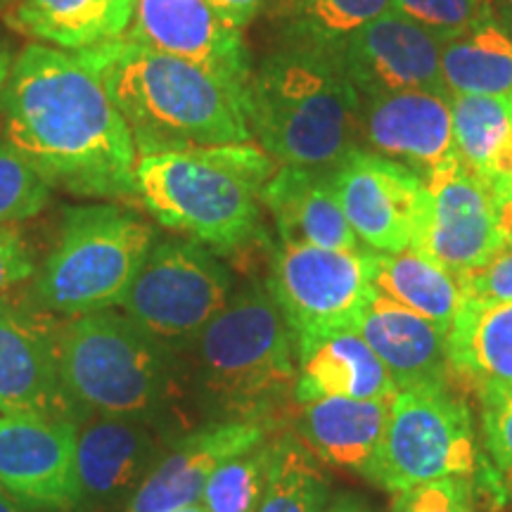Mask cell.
<instances>
[{
	"instance_id": "obj_19",
	"label": "cell",
	"mask_w": 512,
	"mask_h": 512,
	"mask_svg": "<svg viewBox=\"0 0 512 512\" xmlns=\"http://www.w3.org/2000/svg\"><path fill=\"white\" fill-rule=\"evenodd\" d=\"M356 332L387 368L396 392L453 387L448 332L420 313L375 292Z\"/></svg>"
},
{
	"instance_id": "obj_15",
	"label": "cell",
	"mask_w": 512,
	"mask_h": 512,
	"mask_svg": "<svg viewBox=\"0 0 512 512\" xmlns=\"http://www.w3.org/2000/svg\"><path fill=\"white\" fill-rule=\"evenodd\" d=\"M339 57L363 102L406 91L448 95L441 79V41L396 10L358 29Z\"/></svg>"
},
{
	"instance_id": "obj_21",
	"label": "cell",
	"mask_w": 512,
	"mask_h": 512,
	"mask_svg": "<svg viewBox=\"0 0 512 512\" xmlns=\"http://www.w3.org/2000/svg\"><path fill=\"white\" fill-rule=\"evenodd\" d=\"M157 460V441L150 425L98 415V420L81 427L76 439V472L83 501L112 503L133 496Z\"/></svg>"
},
{
	"instance_id": "obj_27",
	"label": "cell",
	"mask_w": 512,
	"mask_h": 512,
	"mask_svg": "<svg viewBox=\"0 0 512 512\" xmlns=\"http://www.w3.org/2000/svg\"><path fill=\"white\" fill-rule=\"evenodd\" d=\"M458 162L484 181L512 176V107L508 95H448Z\"/></svg>"
},
{
	"instance_id": "obj_40",
	"label": "cell",
	"mask_w": 512,
	"mask_h": 512,
	"mask_svg": "<svg viewBox=\"0 0 512 512\" xmlns=\"http://www.w3.org/2000/svg\"><path fill=\"white\" fill-rule=\"evenodd\" d=\"M17 50L12 48V43L5 36H0V98H3L5 83L10 79V69L12 62H15Z\"/></svg>"
},
{
	"instance_id": "obj_46",
	"label": "cell",
	"mask_w": 512,
	"mask_h": 512,
	"mask_svg": "<svg viewBox=\"0 0 512 512\" xmlns=\"http://www.w3.org/2000/svg\"><path fill=\"white\" fill-rule=\"evenodd\" d=\"M508 100H510V107H512V93H510V95H508Z\"/></svg>"
},
{
	"instance_id": "obj_45",
	"label": "cell",
	"mask_w": 512,
	"mask_h": 512,
	"mask_svg": "<svg viewBox=\"0 0 512 512\" xmlns=\"http://www.w3.org/2000/svg\"><path fill=\"white\" fill-rule=\"evenodd\" d=\"M15 5V0H0V8H5V5Z\"/></svg>"
},
{
	"instance_id": "obj_22",
	"label": "cell",
	"mask_w": 512,
	"mask_h": 512,
	"mask_svg": "<svg viewBox=\"0 0 512 512\" xmlns=\"http://www.w3.org/2000/svg\"><path fill=\"white\" fill-rule=\"evenodd\" d=\"M387 368L356 330H342L318 339L297 354L294 403L306 406L318 399H394Z\"/></svg>"
},
{
	"instance_id": "obj_29",
	"label": "cell",
	"mask_w": 512,
	"mask_h": 512,
	"mask_svg": "<svg viewBox=\"0 0 512 512\" xmlns=\"http://www.w3.org/2000/svg\"><path fill=\"white\" fill-rule=\"evenodd\" d=\"M441 79L448 95H510L512 34L489 22L441 43Z\"/></svg>"
},
{
	"instance_id": "obj_8",
	"label": "cell",
	"mask_w": 512,
	"mask_h": 512,
	"mask_svg": "<svg viewBox=\"0 0 512 512\" xmlns=\"http://www.w3.org/2000/svg\"><path fill=\"white\" fill-rule=\"evenodd\" d=\"M361 475L389 494L446 477L486 479V458L465 394L456 387L399 392Z\"/></svg>"
},
{
	"instance_id": "obj_4",
	"label": "cell",
	"mask_w": 512,
	"mask_h": 512,
	"mask_svg": "<svg viewBox=\"0 0 512 512\" xmlns=\"http://www.w3.org/2000/svg\"><path fill=\"white\" fill-rule=\"evenodd\" d=\"M278 164L254 140L140 155L136 200L159 226L211 252H235L261 228V192Z\"/></svg>"
},
{
	"instance_id": "obj_9",
	"label": "cell",
	"mask_w": 512,
	"mask_h": 512,
	"mask_svg": "<svg viewBox=\"0 0 512 512\" xmlns=\"http://www.w3.org/2000/svg\"><path fill=\"white\" fill-rule=\"evenodd\" d=\"M233 294V278L209 247L188 238L152 245L119 309L169 351L195 344Z\"/></svg>"
},
{
	"instance_id": "obj_28",
	"label": "cell",
	"mask_w": 512,
	"mask_h": 512,
	"mask_svg": "<svg viewBox=\"0 0 512 512\" xmlns=\"http://www.w3.org/2000/svg\"><path fill=\"white\" fill-rule=\"evenodd\" d=\"M280 43L342 53L344 43L373 19L394 10V0H271Z\"/></svg>"
},
{
	"instance_id": "obj_26",
	"label": "cell",
	"mask_w": 512,
	"mask_h": 512,
	"mask_svg": "<svg viewBox=\"0 0 512 512\" xmlns=\"http://www.w3.org/2000/svg\"><path fill=\"white\" fill-rule=\"evenodd\" d=\"M373 290L441 325L446 332L465 304L458 275L415 247L394 254L373 252Z\"/></svg>"
},
{
	"instance_id": "obj_20",
	"label": "cell",
	"mask_w": 512,
	"mask_h": 512,
	"mask_svg": "<svg viewBox=\"0 0 512 512\" xmlns=\"http://www.w3.org/2000/svg\"><path fill=\"white\" fill-rule=\"evenodd\" d=\"M330 171L278 166L268 178L261 202L273 216L280 242L323 249H361L337 200Z\"/></svg>"
},
{
	"instance_id": "obj_18",
	"label": "cell",
	"mask_w": 512,
	"mask_h": 512,
	"mask_svg": "<svg viewBox=\"0 0 512 512\" xmlns=\"http://www.w3.org/2000/svg\"><path fill=\"white\" fill-rule=\"evenodd\" d=\"M361 133L375 155L406 166L422 181L456 159L448 95L406 91L363 102Z\"/></svg>"
},
{
	"instance_id": "obj_2",
	"label": "cell",
	"mask_w": 512,
	"mask_h": 512,
	"mask_svg": "<svg viewBox=\"0 0 512 512\" xmlns=\"http://www.w3.org/2000/svg\"><path fill=\"white\" fill-rule=\"evenodd\" d=\"M131 128L140 155L249 143L247 100L197 64L117 38L74 53Z\"/></svg>"
},
{
	"instance_id": "obj_32",
	"label": "cell",
	"mask_w": 512,
	"mask_h": 512,
	"mask_svg": "<svg viewBox=\"0 0 512 512\" xmlns=\"http://www.w3.org/2000/svg\"><path fill=\"white\" fill-rule=\"evenodd\" d=\"M479 441L489 470V489L512 501V387L491 384L477 392Z\"/></svg>"
},
{
	"instance_id": "obj_38",
	"label": "cell",
	"mask_w": 512,
	"mask_h": 512,
	"mask_svg": "<svg viewBox=\"0 0 512 512\" xmlns=\"http://www.w3.org/2000/svg\"><path fill=\"white\" fill-rule=\"evenodd\" d=\"M271 0H209V5L226 19L230 27L242 31L259 17Z\"/></svg>"
},
{
	"instance_id": "obj_13",
	"label": "cell",
	"mask_w": 512,
	"mask_h": 512,
	"mask_svg": "<svg viewBox=\"0 0 512 512\" xmlns=\"http://www.w3.org/2000/svg\"><path fill=\"white\" fill-rule=\"evenodd\" d=\"M330 174L344 216L368 252L394 254L413 245L425 190L418 174L358 147Z\"/></svg>"
},
{
	"instance_id": "obj_10",
	"label": "cell",
	"mask_w": 512,
	"mask_h": 512,
	"mask_svg": "<svg viewBox=\"0 0 512 512\" xmlns=\"http://www.w3.org/2000/svg\"><path fill=\"white\" fill-rule=\"evenodd\" d=\"M290 328L294 356L318 339L356 330L373 299V252L280 242L266 280Z\"/></svg>"
},
{
	"instance_id": "obj_11",
	"label": "cell",
	"mask_w": 512,
	"mask_h": 512,
	"mask_svg": "<svg viewBox=\"0 0 512 512\" xmlns=\"http://www.w3.org/2000/svg\"><path fill=\"white\" fill-rule=\"evenodd\" d=\"M503 245L489 181L465 169L458 157L425 178L411 247L460 278Z\"/></svg>"
},
{
	"instance_id": "obj_6",
	"label": "cell",
	"mask_w": 512,
	"mask_h": 512,
	"mask_svg": "<svg viewBox=\"0 0 512 512\" xmlns=\"http://www.w3.org/2000/svg\"><path fill=\"white\" fill-rule=\"evenodd\" d=\"M60 373L79 413L155 425L171 403V351L112 309L69 318L57 332Z\"/></svg>"
},
{
	"instance_id": "obj_36",
	"label": "cell",
	"mask_w": 512,
	"mask_h": 512,
	"mask_svg": "<svg viewBox=\"0 0 512 512\" xmlns=\"http://www.w3.org/2000/svg\"><path fill=\"white\" fill-rule=\"evenodd\" d=\"M458 280L465 299L512 302V245H503L484 266L460 275Z\"/></svg>"
},
{
	"instance_id": "obj_33",
	"label": "cell",
	"mask_w": 512,
	"mask_h": 512,
	"mask_svg": "<svg viewBox=\"0 0 512 512\" xmlns=\"http://www.w3.org/2000/svg\"><path fill=\"white\" fill-rule=\"evenodd\" d=\"M50 190L36 166L0 131V226L36 216L48 204Z\"/></svg>"
},
{
	"instance_id": "obj_7",
	"label": "cell",
	"mask_w": 512,
	"mask_h": 512,
	"mask_svg": "<svg viewBox=\"0 0 512 512\" xmlns=\"http://www.w3.org/2000/svg\"><path fill=\"white\" fill-rule=\"evenodd\" d=\"M155 242L150 221L121 204L67 209L31 299L38 309L67 318L119 306Z\"/></svg>"
},
{
	"instance_id": "obj_43",
	"label": "cell",
	"mask_w": 512,
	"mask_h": 512,
	"mask_svg": "<svg viewBox=\"0 0 512 512\" xmlns=\"http://www.w3.org/2000/svg\"><path fill=\"white\" fill-rule=\"evenodd\" d=\"M496 17L512 34V0H496Z\"/></svg>"
},
{
	"instance_id": "obj_12",
	"label": "cell",
	"mask_w": 512,
	"mask_h": 512,
	"mask_svg": "<svg viewBox=\"0 0 512 512\" xmlns=\"http://www.w3.org/2000/svg\"><path fill=\"white\" fill-rule=\"evenodd\" d=\"M57 332L36 304L0 299V415L79 422L62 382Z\"/></svg>"
},
{
	"instance_id": "obj_30",
	"label": "cell",
	"mask_w": 512,
	"mask_h": 512,
	"mask_svg": "<svg viewBox=\"0 0 512 512\" xmlns=\"http://www.w3.org/2000/svg\"><path fill=\"white\" fill-rule=\"evenodd\" d=\"M330 491L318 458L297 437L283 434L275 439L271 479L256 512H325Z\"/></svg>"
},
{
	"instance_id": "obj_16",
	"label": "cell",
	"mask_w": 512,
	"mask_h": 512,
	"mask_svg": "<svg viewBox=\"0 0 512 512\" xmlns=\"http://www.w3.org/2000/svg\"><path fill=\"white\" fill-rule=\"evenodd\" d=\"M79 422L0 418V484L36 510L83 503L76 472Z\"/></svg>"
},
{
	"instance_id": "obj_25",
	"label": "cell",
	"mask_w": 512,
	"mask_h": 512,
	"mask_svg": "<svg viewBox=\"0 0 512 512\" xmlns=\"http://www.w3.org/2000/svg\"><path fill=\"white\" fill-rule=\"evenodd\" d=\"M131 0H15L8 27L34 43L67 53L124 38Z\"/></svg>"
},
{
	"instance_id": "obj_5",
	"label": "cell",
	"mask_w": 512,
	"mask_h": 512,
	"mask_svg": "<svg viewBox=\"0 0 512 512\" xmlns=\"http://www.w3.org/2000/svg\"><path fill=\"white\" fill-rule=\"evenodd\" d=\"M190 349L192 394L209 422L271 425L294 401L297 356L290 328L266 285L230 294Z\"/></svg>"
},
{
	"instance_id": "obj_24",
	"label": "cell",
	"mask_w": 512,
	"mask_h": 512,
	"mask_svg": "<svg viewBox=\"0 0 512 512\" xmlns=\"http://www.w3.org/2000/svg\"><path fill=\"white\" fill-rule=\"evenodd\" d=\"M394 399H318L299 406V441L323 463L361 472L380 446Z\"/></svg>"
},
{
	"instance_id": "obj_42",
	"label": "cell",
	"mask_w": 512,
	"mask_h": 512,
	"mask_svg": "<svg viewBox=\"0 0 512 512\" xmlns=\"http://www.w3.org/2000/svg\"><path fill=\"white\" fill-rule=\"evenodd\" d=\"M36 508H31L24 501H19L15 494H10L3 484H0V512H34Z\"/></svg>"
},
{
	"instance_id": "obj_41",
	"label": "cell",
	"mask_w": 512,
	"mask_h": 512,
	"mask_svg": "<svg viewBox=\"0 0 512 512\" xmlns=\"http://www.w3.org/2000/svg\"><path fill=\"white\" fill-rule=\"evenodd\" d=\"M325 512H375V510L370 508V505L363 501V498L347 494V496L335 498V501H332L328 508H325Z\"/></svg>"
},
{
	"instance_id": "obj_17",
	"label": "cell",
	"mask_w": 512,
	"mask_h": 512,
	"mask_svg": "<svg viewBox=\"0 0 512 512\" xmlns=\"http://www.w3.org/2000/svg\"><path fill=\"white\" fill-rule=\"evenodd\" d=\"M273 427L261 422H207L185 434L157 460L145 482L128 498L126 512H171L200 503L214 472L242 451L268 439Z\"/></svg>"
},
{
	"instance_id": "obj_37",
	"label": "cell",
	"mask_w": 512,
	"mask_h": 512,
	"mask_svg": "<svg viewBox=\"0 0 512 512\" xmlns=\"http://www.w3.org/2000/svg\"><path fill=\"white\" fill-rule=\"evenodd\" d=\"M34 273V256L24 235L12 226H0V299L24 280L34 278Z\"/></svg>"
},
{
	"instance_id": "obj_3",
	"label": "cell",
	"mask_w": 512,
	"mask_h": 512,
	"mask_svg": "<svg viewBox=\"0 0 512 512\" xmlns=\"http://www.w3.org/2000/svg\"><path fill=\"white\" fill-rule=\"evenodd\" d=\"M245 98L254 143L278 166L330 171L358 147L363 100L337 53L278 43Z\"/></svg>"
},
{
	"instance_id": "obj_14",
	"label": "cell",
	"mask_w": 512,
	"mask_h": 512,
	"mask_svg": "<svg viewBox=\"0 0 512 512\" xmlns=\"http://www.w3.org/2000/svg\"><path fill=\"white\" fill-rule=\"evenodd\" d=\"M124 38L197 64L242 95L247 91L254 64L245 38L209 0H131Z\"/></svg>"
},
{
	"instance_id": "obj_39",
	"label": "cell",
	"mask_w": 512,
	"mask_h": 512,
	"mask_svg": "<svg viewBox=\"0 0 512 512\" xmlns=\"http://www.w3.org/2000/svg\"><path fill=\"white\" fill-rule=\"evenodd\" d=\"M494 195L496 221L505 245H512V176H494L489 181Z\"/></svg>"
},
{
	"instance_id": "obj_31",
	"label": "cell",
	"mask_w": 512,
	"mask_h": 512,
	"mask_svg": "<svg viewBox=\"0 0 512 512\" xmlns=\"http://www.w3.org/2000/svg\"><path fill=\"white\" fill-rule=\"evenodd\" d=\"M275 458V439L242 451L226 460L200 498L207 512H256L271 479Z\"/></svg>"
},
{
	"instance_id": "obj_34",
	"label": "cell",
	"mask_w": 512,
	"mask_h": 512,
	"mask_svg": "<svg viewBox=\"0 0 512 512\" xmlns=\"http://www.w3.org/2000/svg\"><path fill=\"white\" fill-rule=\"evenodd\" d=\"M394 10L441 43L498 19L496 0H394Z\"/></svg>"
},
{
	"instance_id": "obj_35",
	"label": "cell",
	"mask_w": 512,
	"mask_h": 512,
	"mask_svg": "<svg viewBox=\"0 0 512 512\" xmlns=\"http://www.w3.org/2000/svg\"><path fill=\"white\" fill-rule=\"evenodd\" d=\"M392 512H479L477 479L446 477L394 494Z\"/></svg>"
},
{
	"instance_id": "obj_1",
	"label": "cell",
	"mask_w": 512,
	"mask_h": 512,
	"mask_svg": "<svg viewBox=\"0 0 512 512\" xmlns=\"http://www.w3.org/2000/svg\"><path fill=\"white\" fill-rule=\"evenodd\" d=\"M0 131L50 183L79 197H136L138 150L105 91L67 50H17L0 98Z\"/></svg>"
},
{
	"instance_id": "obj_44",
	"label": "cell",
	"mask_w": 512,
	"mask_h": 512,
	"mask_svg": "<svg viewBox=\"0 0 512 512\" xmlns=\"http://www.w3.org/2000/svg\"><path fill=\"white\" fill-rule=\"evenodd\" d=\"M171 512H207V510H204L202 503H192V505H185V508H178V510H171Z\"/></svg>"
},
{
	"instance_id": "obj_23",
	"label": "cell",
	"mask_w": 512,
	"mask_h": 512,
	"mask_svg": "<svg viewBox=\"0 0 512 512\" xmlns=\"http://www.w3.org/2000/svg\"><path fill=\"white\" fill-rule=\"evenodd\" d=\"M453 387L477 394L482 387H512V302L465 299L448 328Z\"/></svg>"
}]
</instances>
